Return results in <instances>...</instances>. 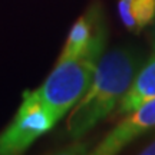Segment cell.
I'll use <instances>...</instances> for the list:
<instances>
[{
    "label": "cell",
    "mask_w": 155,
    "mask_h": 155,
    "mask_svg": "<svg viewBox=\"0 0 155 155\" xmlns=\"http://www.w3.org/2000/svg\"><path fill=\"white\" fill-rule=\"evenodd\" d=\"M155 128V99L147 102L122 118L111 132L96 145L95 155H114L132 141Z\"/></svg>",
    "instance_id": "obj_4"
},
{
    "label": "cell",
    "mask_w": 155,
    "mask_h": 155,
    "mask_svg": "<svg viewBox=\"0 0 155 155\" xmlns=\"http://www.w3.org/2000/svg\"><path fill=\"white\" fill-rule=\"evenodd\" d=\"M102 25H105L102 9L95 3L73 23L58 61H66L83 53Z\"/></svg>",
    "instance_id": "obj_5"
},
{
    "label": "cell",
    "mask_w": 155,
    "mask_h": 155,
    "mask_svg": "<svg viewBox=\"0 0 155 155\" xmlns=\"http://www.w3.org/2000/svg\"><path fill=\"white\" fill-rule=\"evenodd\" d=\"M155 99V55L142 63L127 94L116 106V115H127Z\"/></svg>",
    "instance_id": "obj_6"
},
{
    "label": "cell",
    "mask_w": 155,
    "mask_h": 155,
    "mask_svg": "<svg viewBox=\"0 0 155 155\" xmlns=\"http://www.w3.org/2000/svg\"><path fill=\"white\" fill-rule=\"evenodd\" d=\"M132 15L137 22V32L155 19V0H134L132 2Z\"/></svg>",
    "instance_id": "obj_7"
},
{
    "label": "cell",
    "mask_w": 155,
    "mask_h": 155,
    "mask_svg": "<svg viewBox=\"0 0 155 155\" xmlns=\"http://www.w3.org/2000/svg\"><path fill=\"white\" fill-rule=\"evenodd\" d=\"M106 25H102L86 50L76 58L58 61L55 69L36 89L56 119L66 115L86 94L106 45Z\"/></svg>",
    "instance_id": "obj_2"
},
{
    "label": "cell",
    "mask_w": 155,
    "mask_h": 155,
    "mask_svg": "<svg viewBox=\"0 0 155 155\" xmlns=\"http://www.w3.org/2000/svg\"><path fill=\"white\" fill-rule=\"evenodd\" d=\"M132 2L134 0H118V12L124 26L131 32H137V22L132 15Z\"/></svg>",
    "instance_id": "obj_8"
},
{
    "label": "cell",
    "mask_w": 155,
    "mask_h": 155,
    "mask_svg": "<svg viewBox=\"0 0 155 155\" xmlns=\"http://www.w3.org/2000/svg\"><path fill=\"white\" fill-rule=\"evenodd\" d=\"M151 46H152V55H155V19H154V25L151 29Z\"/></svg>",
    "instance_id": "obj_10"
},
{
    "label": "cell",
    "mask_w": 155,
    "mask_h": 155,
    "mask_svg": "<svg viewBox=\"0 0 155 155\" xmlns=\"http://www.w3.org/2000/svg\"><path fill=\"white\" fill-rule=\"evenodd\" d=\"M138 154H142V155H155V139H152L150 144L145 147L144 150H141Z\"/></svg>",
    "instance_id": "obj_9"
},
{
    "label": "cell",
    "mask_w": 155,
    "mask_h": 155,
    "mask_svg": "<svg viewBox=\"0 0 155 155\" xmlns=\"http://www.w3.org/2000/svg\"><path fill=\"white\" fill-rule=\"evenodd\" d=\"M142 63V53L134 46H116L101 56L86 94L68 118L66 129L71 138L85 137L115 109Z\"/></svg>",
    "instance_id": "obj_1"
},
{
    "label": "cell",
    "mask_w": 155,
    "mask_h": 155,
    "mask_svg": "<svg viewBox=\"0 0 155 155\" xmlns=\"http://www.w3.org/2000/svg\"><path fill=\"white\" fill-rule=\"evenodd\" d=\"M58 122L36 91H25L13 121L0 134V154H22Z\"/></svg>",
    "instance_id": "obj_3"
}]
</instances>
